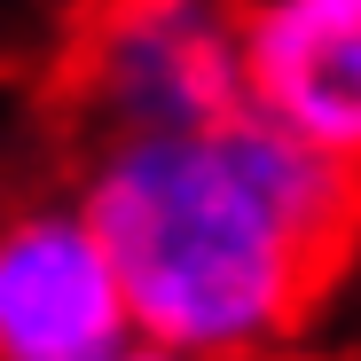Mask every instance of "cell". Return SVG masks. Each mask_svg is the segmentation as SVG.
Wrapping results in <instances>:
<instances>
[{
	"label": "cell",
	"instance_id": "7a4b0ae2",
	"mask_svg": "<svg viewBox=\"0 0 361 361\" xmlns=\"http://www.w3.org/2000/svg\"><path fill=\"white\" fill-rule=\"evenodd\" d=\"M63 87L94 134L212 126L244 110V0H87Z\"/></svg>",
	"mask_w": 361,
	"mask_h": 361
},
{
	"label": "cell",
	"instance_id": "277c9868",
	"mask_svg": "<svg viewBox=\"0 0 361 361\" xmlns=\"http://www.w3.org/2000/svg\"><path fill=\"white\" fill-rule=\"evenodd\" d=\"M244 102L361 173V0H244Z\"/></svg>",
	"mask_w": 361,
	"mask_h": 361
},
{
	"label": "cell",
	"instance_id": "3957f363",
	"mask_svg": "<svg viewBox=\"0 0 361 361\" xmlns=\"http://www.w3.org/2000/svg\"><path fill=\"white\" fill-rule=\"evenodd\" d=\"M134 338V298L71 189L0 197V361H110Z\"/></svg>",
	"mask_w": 361,
	"mask_h": 361
},
{
	"label": "cell",
	"instance_id": "6da1fadb",
	"mask_svg": "<svg viewBox=\"0 0 361 361\" xmlns=\"http://www.w3.org/2000/svg\"><path fill=\"white\" fill-rule=\"evenodd\" d=\"M79 197L134 330L212 361H275L361 252V173L252 102L212 126L94 134Z\"/></svg>",
	"mask_w": 361,
	"mask_h": 361
},
{
	"label": "cell",
	"instance_id": "5b68a950",
	"mask_svg": "<svg viewBox=\"0 0 361 361\" xmlns=\"http://www.w3.org/2000/svg\"><path fill=\"white\" fill-rule=\"evenodd\" d=\"M110 361H212V353H189V345H173V338H149V330H134V338L118 345Z\"/></svg>",
	"mask_w": 361,
	"mask_h": 361
}]
</instances>
